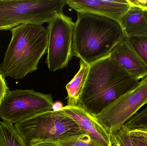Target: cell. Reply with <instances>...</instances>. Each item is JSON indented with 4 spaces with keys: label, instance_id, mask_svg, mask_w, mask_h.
<instances>
[{
    "label": "cell",
    "instance_id": "277c9868",
    "mask_svg": "<svg viewBox=\"0 0 147 146\" xmlns=\"http://www.w3.org/2000/svg\"><path fill=\"white\" fill-rule=\"evenodd\" d=\"M14 127L27 146L84 134L74 121L59 110L40 113Z\"/></svg>",
    "mask_w": 147,
    "mask_h": 146
},
{
    "label": "cell",
    "instance_id": "ffe728a7",
    "mask_svg": "<svg viewBox=\"0 0 147 146\" xmlns=\"http://www.w3.org/2000/svg\"><path fill=\"white\" fill-rule=\"evenodd\" d=\"M129 5L147 11V0H127Z\"/></svg>",
    "mask_w": 147,
    "mask_h": 146
},
{
    "label": "cell",
    "instance_id": "7a4b0ae2",
    "mask_svg": "<svg viewBox=\"0 0 147 146\" xmlns=\"http://www.w3.org/2000/svg\"><path fill=\"white\" fill-rule=\"evenodd\" d=\"M12 37L0 64L3 78L20 79L36 71L47 53L49 36L42 25L26 23L10 30Z\"/></svg>",
    "mask_w": 147,
    "mask_h": 146
},
{
    "label": "cell",
    "instance_id": "6da1fadb",
    "mask_svg": "<svg viewBox=\"0 0 147 146\" xmlns=\"http://www.w3.org/2000/svg\"><path fill=\"white\" fill-rule=\"evenodd\" d=\"M139 83V80L131 78L117 62L108 57L90 65L79 106L95 117Z\"/></svg>",
    "mask_w": 147,
    "mask_h": 146
},
{
    "label": "cell",
    "instance_id": "5b68a950",
    "mask_svg": "<svg viewBox=\"0 0 147 146\" xmlns=\"http://www.w3.org/2000/svg\"><path fill=\"white\" fill-rule=\"evenodd\" d=\"M67 0H0V31L26 23H49L63 13Z\"/></svg>",
    "mask_w": 147,
    "mask_h": 146
},
{
    "label": "cell",
    "instance_id": "8fae6325",
    "mask_svg": "<svg viewBox=\"0 0 147 146\" xmlns=\"http://www.w3.org/2000/svg\"><path fill=\"white\" fill-rule=\"evenodd\" d=\"M109 57L123 68L129 76L140 80L147 77V66L123 37L113 48Z\"/></svg>",
    "mask_w": 147,
    "mask_h": 146
},
{
    "label": "cell",
    "instance_id": "ba28073f",
    "mask_svg": "<svg viewBox=\"0 0 147 146\" xmlns=\"http://www.w3.org/2000/svg\"><path fill=\"white\" fill-rule=\"evenodd\" d=\"M147 104V77L133 91L115 101L95 117L109 133L121 128Z\"/></svg>",
    "mask_w": 147,
    "mask_h": 146
},
{
    "label": "cell",
    "instance_id": "8992f818",
    "mask_svg": "<svg viewBox=\"0 0 147 146\" xmlns=\"http://www.w3.org/2000/svg\"><path fill=\"white\" fill-rule=\"evenodd\" d=\"M53 107L51 94L28 89L9 90L0 105V117L4 121L15 124L52 110Z\"/></svg>",
    "mask_w": 147,
    "mask_h": 146
},
{
    "label": "cell",
    "instance_id": "52a82bcc",
    "mask_svg": "<svg viewBox=\"0 0 147 146\" xmlns=\"http://www.w3.org/2000/svg\"><path fill=\"white\" fill-rule=\"evenodd\" d=\"M74 22L63 13L48 23V41L46 63L48 69L55 72L68 67L74 56Z\"/></svg>",
    "mask_w": 147,
    "mask_h": 146
},
{
    "label": "cell",
    "instance_id": "4fadbf2b",
    "mask_svg": "<svg viewBox=\"0 0 147 146\" xmlns=\"http://www.w3.org/2000/svg\"><path fill=\"white\" fill-rule=\"evenodd\" d=\"M79 70L66 85L68 106L79 105L80 98L89 73L90 65L80 60Z\"/></svg>",
    "mask_w": 147,
    "mask_h": 146
},
{
    "label": "cell",
    "instance_id": "7402d4cb",
    "mask_svg": "<svg viewBox=\"0 0 147 146\" xmlns=\"http://www.w3.org/2000/svg\"><path fill=\"white\" fill-rule=\"evenodd\" d=\"M34 146H59L53 142H47L40 143Z\"/></svg>",
    "mask_w": 147,
    "mask_h": 146
},
{
    "label": "cell",
    "instance_id": "30bf717a",
    "mask_svg": "<svg viewBox=\"0 0 147 146\" xmlns=\"http://www.w3.org/2000/svg\"><path fill=\"white\" fill-rule=\"evenodd\" d=\"M67 3L77 12L95 14L118 23L130 7L127 0H67Z\"/></svg>",
    "mask_w": 147,
    "mask_h": 146
},
{
    "label": "cell",
    "instance_id": "e0dca14e",
    "mask_svg": "<svg viewBox=\"0 0 147 146\" xmlns=\"http://www.w3.org/2000/svg\"><path fill=\"white\" fill-rule=\"evenodd\" d=\"M112 146H134L127 131L123 127L111 134Z\"/></svg>",
    "mask_w": 147,
    "mask_h": 146
},
{
    "label": "cell",
    "instance_id": "3957f363",
    "mask_svg": "<svg viewBox=\"0 0 147 146\" xmlns=\"http://www.w3.org/2000/svg\"><path fill=\"white\" fill-rule=\"evenodd\" d=\"M77 14L74 28V56L89 65L109 56L123 37L120 24L91 13Z\"/></svg>",
    "mask_w": 147,
    "mask_h": 146
},
{
    "label": "cell",
    "instance_id": "5bb4252c",
    "mask_svg": "<svg viewBox=\"0 0 147 146\" xmlns=\"http://www.w3.org/2000/svg\"><path fill=\"white\" fill-rule=\"evenodd\" d=\"M0 146H27L14 125L0 121Z\"/></svg>",
    "mask_w": 147,
    "mask_h": 146
},
{
    "label": "cell",
    "instance_id": "d6986e66",
    "mask_svg": "<svg viewBox=\"0 0 147 146\" xmlns=\"http://www.w3.org/2000/svg\"><path fill=\"white\" fill-rule=\"evenodd\" d=\"M129 135L134 146H147V138L138 135Z\"/></svg>",
    "mask_w": 147,
    "mask_h": 146
},
{
    "label": "cell",
    "instance_id": "9c48e42d",
    "mask_svg": "<svg viewBox=\"0 0 147 146\" xmlns=\"http://www.w3.org/2000/svg\"><path fill=\"white\" fill-rule=\"evenodd\" d=\"M59 110L70 117L84 134L89 135L97 143L102 146H112L111 134L107 132L95 117L81 106L66 105Z\"/></svg>",
    "mask_w": 147,
    "mask_h": 146
},
{
    "label": "cell",
    "instance_id": "2e32d148",
    "mask_svg": "<svg viewBox=\"0 0 147 146\" xmlns=\"http://www.w3.org/2000/svg\"><path fill=\"white\" fill-rule=\"evenodd\" d=\"M124 37L130 47L147 66V36Z\"/></svg>",
    "mask_w": 147,
    "mask_h": 146
},
{
    "label": "cell",
    "instance_id": "9a60e30c",
    "mask_svg": "<svg viewBox=\"0 0 147 146\" xmlns=\"http://www.w3.org/2000/svg\"><path fill=\"white\" fill-rule=\"evenodd\" d=\"M51 142L59 146H102L86 134L70 136Z\"/></svg>",
    "mask_w": 147,
    "mask_h": 146
},
{
    "label": "cell",
    "instance_id": "7c38bea8",
    "mask_svg": "<svg viewBox=\"0 0 147 146\" xmlns=\"http://www.w3.org/2000/svg\"><path fill=\"white\" fill-rule=\"evenodd\" d=\"M126 37L147 36V11L130 6L118 22Z\"/></svg>",
    "mask_w": 147,
    "mask_h": 146
},
{
    "label": "cell",
    "instance_id": "44dd1931",
    "mask_svg": "<svg viewBox=\"0 0 147 146\" xmlns=\"http://www.w3.org/2000/svg\"><path fill=\"white\" fill-rule=\"evenodd\" d=\"M127 131L129 135L143 136L147 138V131L141 130V129H133V130Z\"/></svg>",
    "mask_w": 147,
    "mask_h": 146
},
{
    "label": "cell",
    "instance_id": "ac0fdd59",
    "mask_svg": "<svg viewBox=\"0 0 147 146\" xmlns=\"http://www.w3.org/2000/svg\"><path fill=\"white\" fill-rule=\"evenodd\" d=\"M9 91V89L6 84L5 78L0 74V105Z\"/></svg>",
    "mask_w": 147,
    "mask_h": 146
}]
</instances>
